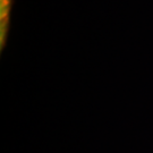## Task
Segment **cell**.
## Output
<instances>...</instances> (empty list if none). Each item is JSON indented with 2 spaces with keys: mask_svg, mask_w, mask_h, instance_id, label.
Here are the masks:
<instances>
[{
  "mask_svg": "<svg viewBox=\"0 0 153 153\" xmlns=\"http://www.w3.org/2000/svg\"><path fill=\"white\" fill-rule=\"evenodd\" d=\"M14 1L15 0H0V51L4 50L7 43Z\"/></svg>",
  "mask_w": 153,
  "mask_h": 153,
  "instance_id": "obj_1",
  "label": "cell"
}]
</instances>
